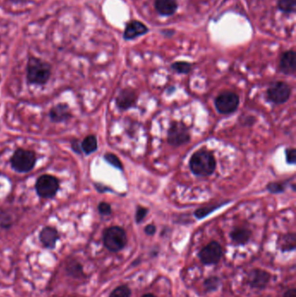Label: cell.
Listing matches in <instances>:
<instances>
[{"instance_id": "obj_33", "label": "cell", "mask_w": 296, "mask_h": 297, "mask_svg": "<svg viewBox=\"0 0 296 297\" xmlns=\"http://www.w3.org/2000/svg\"><path fill=\"white\" fill-rule=\"evenodd\" d=\"M72 148H73L77 152H80V151H81V147L79 146L78 141H74V142L72 143Z\"/></svg>"}, {"instance_id": "obj_12", "label": "cell", "mask_w": 296, "mask_h": 297, "mask_svg": "<svg viewBox=\"0 0 296 297\" xmlns=\"http://www.w3.org/2000/svg\"><path fill=\"white\" fill-rule=\"evenodd\" d=\"M280 70L285 75H294L296 70V54L295 50H286L281 55Z\"/></svg>"}, {"instance_id": "obj_2", "label": "cell", "mask_w": 296, "mask_h": 297, "mask_svg": "<svg viewBox=\"0 0 296 297\" xmlns=\"http://www.w3.org/2000/svg\"><path fill=\"white\" fill-rule=\"evenodd\" d=\"M51 76V66L37 58H31L27 64L28 81L34 85L45 84Z\"/></svg>"}, {"instance_id": "obj_9", "label": "cell", "mask_w": 296, "mask_h": 297, "mask_svg": "<svg viewBox=\"0 0 296 297\" xmlns=\"http://www.w3.org/2000/svg\"><path fill=\"white\" fill-rule=\"evenodd\" d=\"M199 258L205 265H213L219 263L222 256V248L220 243L213 241L199 252Z\"/></svg>"}, {"instance_id": "obj_31", "label": "cell", "mask_w": 296, "mask_h": 297, "mask_svg": "<svg viewBox=\"0 0 296 297\" xmlns=\"http://www.w3.org/2000/svg\"><path fill=\"white\" fill-rule=\"evenodd\" d=\"M156 231V226L154 224H148L145 228V232L146 235H153Z\"/></svg>"}, {"instance_id": "obj_34", "label": "cell", "mask_w": 296, "mask_h": 297, "mask_svg": "<svg viewBox=\"0 0 296 297\" xmlns=\"http://www.w3.org/2000/svg\"><path fill=\"white\" fill-rule=\"evenodd\" d=\"M13 3H15V4H20V3H24V2H26L27 0H12Z\"/></svg>"}, {"instance_id": "obj_23", "label": "cell", "mask_w": 296, "mask_h": 297, "mask_svg": "<svg viewBox=\"0 0 296 297\" xmlns=\"http://www.w3.org/2000/svg\"><path fill=\"white\" fill-rule=\"evenodd\" d=\"M171 69L179 74H189L192 70V65L186 61H176L171 65Z\"/></svg>"}, {"instance_id": "obj_14", "label": "cell", "mask_w": 296, "mask_h": 297, "mask_svg": "<svg viewBox=\"0 0 296 297\" xmlns=\"http://www.w3.org/2000/svg\"><path fill=\"white\" fill-rule=\"evenodd\" d=\"M39 239L44 247L53 250L59 239V232L54 228L45 227L40 232Z\"/></svg>"}, {"instance_id": "obj_1", "label": "cell", "mask_w": 296, "mask_h": 297, "mask_svg": "<svg viewBox=\"0 0 296 297\" xmlns=\"http://www.w3.org/2000/svg\"><path fill=\"white\" fill-rule=\"evenodd\" d=\"M216 160L213 153L206 150H200L191 156L190 169L197 177H209L214 173Z\"/></svg>"}, {"instance_id": "obj_6", "label": "cell", "mask_w": 296, "mask_h": 297, "mask_svg": "<svg viewBox=\"0 0 296 297\" xmlns=\"http://www.w3.org/2000/svg\"><path fill=\"white\" fill-rule=\"evenodd\" d=\"M240 104V98L236 93L225 91L219 94L214 99V106L217 112L222 115L234 113Z\"/></svg>"}, {"instance_id": "obj_11", "label": "cell", "mask_w": 296, "mask_h": 297, "mask_svg": "<svg viewBox=\"0 0 296 297\" xmlns=\"http://www.w3.org/2000/svg\"><path fill=\"white\" fill-rule=\"evenodd\" d=\"M270 274L265 270H253L250 271L248 276V282L252 288L263 290L269 284Z\"/></svg>"}, {"instance_id": "obj_29", "label": "cell", "mask_w": 296, "mask_h": 297, "mask_svg": "<svg viewBox=\"0 0 296 297\" xmlns=\"http://www.w3.org/2000/svg\"><path fill=\"white\" fill-rule=\"evenodd\" d=\"M286 161L289 164H295L296 162V150L295 148H288L286 150Z\"/></svg>"}, {"instance_id": "obj_21", "label": "cell", "mask_w": 296, "mask_h": 297, "mask_svg": "<svg viewBox=\"0 0 296 297\" xmlns=\"http://www.w3.org/2000/svg\"><path fill=\"white\" fill-rule=\"evenodd\" d=\"M278 8L286 14H292L296 11V0H278Z\"/></svg>"}, {"instance_id": "obj_25", "label": "cell", "mask_w": 296, "mask_h": 297, "mask_svg": "<svg viewBox=\"0 0 296 297\" xmlns=\"http://www.w3.org/2000/svg\"><path fill=\"white\" fill-rule=\"evenodd\" d=\"M131 291L126 285L119 286L110 293L109 297H130Z\"/></svg>"}, {"instance_id": "obj_35", "label": "cell", "mask_w": 296, "mask_h": 297, "mask_svg": "<svg viewBox=\"0 0 296 297\" xmlns=\"http://www.w3.org/2000/svg\"><path fill=\"white\" fill-rule=\"evenodd\" d=\"M156 297V296H154V295H152V294H146L145 295L144 297Z\"/></svg>"}, {"instance_id": "obj_28", "label": "cell", "mask_w": 296, "mask_h": 297, "mask_svg": "<svg viewBox=\"0 0 296 297\" xmlns=\"http://www.w3.org/2000/svg\"><path fill=\"white\" fill-rule=\"evenodd\" d=\"M148 209L143 206H138L135 215V220L137 224H141L143 221L145 220V217L148 215Z\"/></svg>"}, {"instance_id": "obj_30", "label": "cell", "mask_w": 296, "mask_h": 297, "mask_svg": "<svg viewBox=\"0 0 296 297\" xmlns=\"http://www.w3.org/2000/svg\"><path fill=\"white\" fill-rule=\"evenodd\" d=\"M98 211L103 216H109L112 212V208L110 205L103 202L98 205Z\"/></svg>"}, {"instance_id": "obj_15", "label": "cell", "mask_w": 296, "mask_h": 297, "mask_svg": "<svg viewBox=\"0 0 296 297\" xmlns=\"http://www.w3.org/2000/svg\"><path fill=\"white\" fill-rule=\"evenodd\" d=\"M156 12L161 16L170 17L178 9L177 0H155Z\"/></svg>"}, {"instance_id": "obj_19", "label": "cell", "mask_w": 296, "mask_h": 297, "mask_svg": "<svg viewBox=\"0 0 296 297\" xmlns=\"http://www.w3.org/2000/svg\"><path fill=\"white\" fill-rule=\"evenodd\" d=\"M229 203V201L222 203V204H217V205H211L205 206V207H202V208H197L195 210L194 215L197 219H203L205 216H209L210 214L212 212H214V210L218 209L220 207H222L223 205H226Z\"/></svg>"}, {"instance_id": "obj_8", "label": "cell", "mask_w": 296, "mask_h": 297, "mask_svg": "<svg viewBox=\"0 0 296 297\" xmlns=\"http://www.w3.org/2000/svg\"><path fill=\"white\" fill-rule=\"evenodd\" d=\"M59 187L58 179L50 175H43L40 177L36 183L37 192L40 197L43 198L54 197Z\"/></svg>"}, {"instance_id": "obj_5", "label": "cell", "mask_w": 296, "mask_h": 297, "mask_svg": "<svg viewBox=\"0 0 296 297\" xmlns=\"http://www.w3.org/2000/svg\"><path fill=\"white\" fill-rule=\"evenodd\" d=\"M292 94V88L287 83L277 81L273 83L267 90V99L274 104H285Z\"/></svg>"}, {"instance_id": "obj_17", "label": "cell", "mask_w": 296, "mask_h": 297, "mask_svg": "<svg viewBox=\"0 0 296 297\" xmlns=\"http://www.w3.org/2000/svg\"><path fill=\"white\" fill-rule=\"evenodd\" d=\"M50 116L54 122H62L70 117V110L65 104H59L55 106L54 108L51 109Z\"/></svg>"}, {"instance_id": "obj_26", "label": "cell", "mask_w": 296, "mask_h": 297, "mask_svg": "<svg viewBox=\"0 0 296 297\" xmlns=\"http://www.w3.org/2000/svg\"><path fill=\"white\" fill-rule=\"evenodd\" d=\"M105 159L106 162H109L110 165L113 166L115 168H117L118 170H123L124 165L122 163L121 160L117 158V156L112 153H106L105 155Z\"/></svg>"}, {"instance_id": "obj_13", "label": "cell", "mask_w": 296, "mask_h": 297, "mask_svg": "<svg viewBox=\"0 0 296 297\" xmlns=\"http://www.w3.org/2000/svg\"><path fill=\"white\" fill-rule=\"evenodd\" d=\"M148 31V27L143 22L133 20L127 23L124 32V39L125 40H132L146 34Z\"/></svg>"}, {"instance_id": "obj_7", "label": "cell", "mask_w": 296, "mask_h": 297, "mask_svg": "<svg viewBox=\"0 0 296 297\" xmlns=\"http://www.w3.org/2000/svg\"><path fill=\"white\" fill-rule=\"evenodd\" d=\"M11 162L14 170L20 172H27L35 165V154L32 151L20 149L13 154Z\"/></svg>"}, {"instance_id": "obj_10", "label": "cell", "mask_w": 296, "mask_h": 297, "mask_svg": "<svg viewBox=\"0 0 296 297\" xmlns=\"http://www.w3.org/2000/svg\"><path fill=\"white\" fill-rule=\"evenodd\" d=\"M137 101V94L134 90H123L116 99V104L117 108L121 111H127L129 109L134 107Z\"/></svg>"}, {"instance_id": "obj_27", "label": "cell", "mask_w": 296, "mask_h": 297, "mask_svg": "<svg viewBox=\"0 0 296 297\" xmlns=\"http://www.w3.org/2000/svg\"><path fill=\"white\" fill-rule=\"evenodd\" d=\"M219 285H220V279L216 276H211L204 282V287L209 292L216 290Z\"/></svg>"}, {"instance_id": "obj_22", "label": "cell", "mask_w": 296, "mask_h": 297, "mask_svg": "<svg viewBox=\"0 0 296 297\" xmlns=\"http://www.w3.org/2000/svg\"><path fill=\"white\" fill-rule=\"evenodd\" d=\"M66 271L69 275L74 278H80L85 275L82 265L78 262H71L69 263L66 268Z\"/></svg>"}, {"instance_id": "obj_4", "label": "cell", "mask_w": 296, "mask_h": 297, "mask_svg": "<svg viewBox=\"0 0 296 297\" xmlns=\"http://www.w3.org/2000/svg\"><path fill=\"white\" fill-rule=\"evenodd\" d=\"M190 129L183 122L173 121L168 130L167 141L173 147L182 146L190 141Z\"/></svg>"}, {"instance_id": "obj_16", "label": "cell", "mask_w": 296, "mask_h": 297, "mask_svg": "<svg viewBox=\"0 0 296 297\" xmlns=\"http://www.w3.org/2000/svg\"><path fill=\"white\" fill-rule=\"evenodd\" d=\"M251 235L252 232L247 228H235L230 232V238L237 245H245L249 243Z\"/></svg>"}, {"instance_id": "obj_24", "label": "cell", "mask_w": 296, "mask_h": 297, "mask_svg": "<svg viewBox=\"0 0 296 297\" xmlns=\"http://www.w3.org/2000/svg\"><path fill=\"white\" fill-rule=\"evenodd\" d=\"M286 188H287V183L284 182H272L269 183L266 187L267 190L272 194L282 193L286 190Z\"/></svg>"}, {"instance_id": "obj_20", "label": "cell", "mask_w": 296, "mask_h": 297, "mask_svg": "<svg viewBox=\"0 0 296 297\" xmlns=\"http://www.w3.org/2000/svg\"><path fill=\"white\" fill-rule=\"evenodd\" d=\"M81 149L82 151L85 152L86 154H90L93 153L94 151H97L98 149L97 137L92 135L86 137L81 144Z\"/></svg>"}, {"instance_id": "obj_3", "label": "cell", "mask_w": 296, "mask_h": 297, "mask_svg": "<svg viewBox=\"0 0 296 297\" xmlns=\"http://www.w3.org/2000/svg\"><path fill=\"white\" fill-rule=\"evenodd\" d=\"M103 240L106 249L114 253L125 249L128 242L125 229L118 226H112L106 229Z\"/></svg>"}, {"instance_id": "obj_32", "label": "cell", "mask_w": 296, "mask_h": 297, "mask_svg": "<svg viewBox=\"0 0 296 297\" xmlns=\"http://www.w3.org/2000/svg\"><path fill=\"white\" fill-rule=\"evenodd\" d=\"M296 297V291L295 289L292 290H289L285 293L284 297Z\"/></svg>"}, {"instance_id": "obj_18", "label": "cell", "mask_w": 296, "mask_h": 297, "mask_svg": "<svg viewBox=\"0 0 296 297\" xmlns=\"http://www.w3.org/2000/svg\"><path fill=\"white\" fill-rule=\"evenodd\" d=\"M296 237L295 233H289L282 235L279 241V247L282 252L292 251L296 249Z\"/></svg>"}]
</instances>
